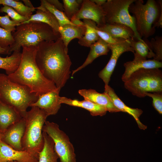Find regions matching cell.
<instances>
[{
    "instance_id": "6da1fadb",
    "label": "cell",
    "mask_w": 162,
    "mask_h": 162,
    "mask_svg": "<svg viewBox=\"0 0 162 162\" xmlns=\"http://www.w3.org/2000/svg\"><path fill=\"white\" fill-rule=\"evenodd\" d=\"M61 38L56 41H43L37 46L35 61L44 76L60 90L69 79L72 62Z\"/></svg>"
},
{
    "instance_id": "7a4b0ae2",
    "label": "cell",
    "mask_w": 162,
    "mask_h": 162,
    "mask_svg": "<svg viewBox=\"0 0 162 162\" xmlns=\"http://www.w3.org/2000/svg\"><path fill=\"white\" fill-rule=\"evenodd\" d=\"M20 62L16 70L8 75L11 81L28 87L39 96L58 88L53 82L48 80L39 69L35 61L37 46H23Z\"/></svg>"
},
{
    "instance_id": "3957f363",
    "label": "cell",
    "mask_w": 162,
    "mask_h": 162,
    "mask_svg": "<svg viewBox=\"0 0 162 162\" xmlns=\"http://www.w3.org/2000/svg\"><path fill=\"white\" fill-rule=\"evenodd\" d=\"M12 35L14 42L10 46L9 55L20 52L23 46H38L43 41H56L61 37L59 32L50 26L38 21L20 24Z\"/></svg>"
},
{
    "instance_id": "277c9868",
    "label": "cell",
    "mask_w": 162,
    "mask_h": 162,
    "mask_svg": "<svg viewBox=\"0 0 162 162\" xmlns=\"http://www.w3.org/2000/svg\"><path fill=\"white\" fill-rule=\"evenodd\" d=\"M38 97L27 86L14 82L7 75L0 73V100L14 108L22 117H25L27 108Z\"/></svg>"
},
{
    "instance_id": "5b68a950",
    "label": "cell",
    "mask_w": 162,
    "mask_h": 162,
    "mask_svg": "<svg viewBox=\"0 0 162 162\" xmlns=\"http://www.w3.org/2000/svg\"><path fill=\"white\" fill-rule=\"evenodd\" d=\"M31 107L24 117L26 128L22 145L23 151L28 152L38 160L44 143L43 128L47 117L38 107Z\"/></svg>"
},
{
    "instance_id": "8992f818",
    "label": "cell",
    "mask_w": 162,
    "mask_h": 162,
    "mask_svg": "<svg viewBox=\"0 0 162 162\" xmlns=\"http://www.w3.org/2000/svg\"><path fill=\"white\" fill-rule=\"evenodd\" d=\"M135 19L136 29L142 38H147L155 33L153 27L162 11V1L148 0L144 4L142 0H135L129 8Z\"/></svg>"
},
{
    "instance_id": "52a82bcc",
    "label": "cell",
    "mask_w": 162,
    "mask_h": 162,
    "mask_svg": "<svg viewBox=\"0 0 162 162\" xmlns=\"http://www.w3.org/2000/svg\"><path fill=\"white\" fill-rule=\"evenodd\" d=\"M126 89L139 98L146 97L147 92H162V72L159 68L138 70L124 82Z\"/></svg>"
},
{
    "instance_id": "ba28073f",
    "label": "cell",
    "mask_w": 162,
    "mask_h": 162,
    "mask_svg": "<svg viewBox=\"0 0 162 162\" xmlns=\"http://www.w3.org/2000/svg\"><path fill=\"white\" fill-rule=\"evenodd\" d=\"M135 0H108L102 6L106 23H118L130 27L134 33V39H142L136 29L135 19L130 14L129 8Z\"/></svg>"
},
{
    "instance_id": "9c48e42d",
    "label": "cell",
    "mask_w": 162,
    "mask_h": 162,
    "mask_svg": "<svg viewBox=\"0 0 162 162\" xmlns=\"http://www.w3.org/2000/svg\"><path fill=\"white\" fill-rule=\"evenodd\" d=\"M52 139L54 148L61 162H76L74 147L68 135L57 124L46 121L43 128Z\"/></svg>"
},
{
    "instance_id": "30bf717a",
    "label": "cell",
    "mask_w": 162,
    "mask_h": 162,
    "mask_svg": "<svg viewBox=\"0 0 162 162\" xmlns=\"http://www.w3.org/2000/svg\"><path fill=\"white\" fill-rule=\"evenodd\" d=\"M109 46L111 51V57L106 65L98 74L99 77L104 82L105 86L109 85L111 76L121 55L125 52H131L134 53L129 40L116 44H109Z\"/></svg>"
},
{
    "instance_id": "8fae6325",
    "label": "cell",
    "mask_w": 162,
    "mask_h": 162,
    "mask_svg": "<svg viewBox=\"0 0 162 162\" xmlns=\"http://www.w3.org/2000/svg\"><path fill=\"white\" fill-rule=\"evenodd\" d=\"M79 19L89 20L94 22L98 27L106 24L105 13L102 6L91 0H83L81 7L75 15Z\"/></svg>"
},
{
    "instance_id": "7c38bea8",
    "label": "cell",
    "mask_w": 162,
    "mask_h": 162,
    "mask_svg": "<svg viewBox=\"0 0 162 162\" xmlns=\"http://www.w3.org/2000/svg\"><path fill=\"white\" fill-rule=\"evenodd\" d=\"M25 128V119L22 117L2 134L1 140L16 150L23 151L22 141Z\"/></svg>"
},
{
    "instance_id": "4fadbf2b",
    "label": "cell",
    "mask_w": 162,
    "mask_h": 162,
    "mask_svg": "<svg viewBox=\"0 0 162 162\" xmlns=\"http://www.w3.org/2000/svg\"><path fill=\"white\" fill-rule=\"evenodd\" d=\"M60 91L58 89L39 96L37 101L30 107H38L44 112L47 117L56 114L61 104L59 95Z\"/></svg>"
},
{
    "instance_id": "5bb4252c",
    "label": "cell",
    "mask_w": 162,
    "mask_h": 162,
    "mask_svg": "<svg viewBox=\"0 0 162 162\" xmlns=\"http://www.w3.org/2000/svg\"><path fill=\"white\" fill-rule=\"evenodd\" d=\"M38 162V160L25 151H19L0 140V162Z\"/></svg>"
},
{
    "instance_id": "9a60e30c",
    "label": "cell",
    "mask_w": 162,
    "mask_h": 162,
    "mask_svg": "<svg viewBox=\"0 0 162 162\" xmlns=\"http://www.w3.org/2000/svg\"><path fill=\"white\" fill-rule=\"evenodd\" d=\"M79 94L85 100L91 101L106 109L110 112H120L114 105L108 94L106 92L100 93L93 89H82L78 91Z\"/></svg>"
},
{
    "instance_id": "2e32d148",
    "label": "cell",
    "mask_w": 162,
    "mask_h": 162,
    "mask_svg": "<svg viewBox=\"0 0 162 162\" xmlns=\"http://www.w3.org/2000/svg\"><path fill=\"white\" fill-rule=\"evenodd\" d=\"M104 88V92L109 96L115 106L120 112L127 113L132 116L140 129L145 130L147 128V126L142 124L140 120V116L143 112L141 110L133 108L128 106L118 97L114 89L109 85L105 86Z\"/></svg>"
},
{
    "instance_id": "e0dca14e",
    "label": "cell",
    "mask_w": 162,
    "mask_h": 162,
    "mask_svg": "<svg viewBox=\"0 0 162 162\" xmlns=\"http://www.w3.org/2000/svg\"><path fill=\"white\" fill-rule=\"evenodd\" d=\"M125 70L122 77L124 82L134 72L140 69L159 68L162 67V62L153 59H134L127 62L124 64Z\"/></svg>"
},
{
    "instance_id": "ac0fdd59",
    "label": "cell",
    "mask_w": 162,
    "mask_h": 162,
    "mask_svg": "<svg viewBox=\"0 0 162 162\" xmlns=\"http://www.w3.org/2000/svg\"><path fill=\"white\" fill-rule=\"evenodd\" d=\"M22 118L14 108L0 100V132L2 134Z\"/></svg>"
},
{
    "instance_id": "d6986e66",
    "label": "cell",
    "mask_w": 162,
    "mask_h": 162,
    "mask_svg": "<svg viewBox=\"0 0 162 162\" xmlns=\"http://www.w3.org/2000/svg\"><path fill=\"white\" fill-rule=\"evenodd\" d=\"M60 100L61 104L83 108L88 111L92 116H102L105 115L107 112L104 107L87 100L80 101L64 97H60Z\"/></svg>"
},
{
    "instance_id": "ffe728a7",
    "label": "cell",
    "mask_w": 162,
    "mask_h": 162,
    "mask_svg": "<svg viewBox=\"0 0 162 162\" xmlns=\"http://www.w3.org/2000/svg\"><path fill=\"white\" fill-rule=\"evenodd\" d=\"M89 47L90 51L86 60L81 66L73 71L72 76L91 64L97 58L102 55H107L110 50L109 44L100 38Z\"/></svg>"
},
{
    "instance_id": "44dd1931",
    "label": "cell",
    "mask_w": 162,
    "mask_h": 162,
    "mask_svg": "<svg viewBox=\"0 0 162 162\" xmlns=\"http://www.w3.org/2000/svg\"><path fill=\"white\" fill-rule=\"evenodd\" d=\"M145 38V40H136L134 38L129 40L134 51V59L145 60L154 57L155 53L151 48L149 41Z\"/></svg>"
},
{
    "instance_id": "7402d4cb",
    "label": "cell",
    "mask_w": 162,
    "mask_h": 162,
    "mask_svg": "<svg viewBox=\"0 0 162 162\" xmlns=\"http://www.w3.org/2000/svg\"><path fill=\"white\" fill-rule=\"evenodd\" d=\"M86 31V27L66 24L59 27L58 32L66 47L70 42L74 38L78 39L82 37Z\"/></svg>"
},
{
    "instance_id": "603a6c76",
    "label": "cell",
    "mask_w": 162,
    "mask_h": 162,
    "mask_svg": "<svg viewBox=\"0 0 162 162\" xmlns=\"http://www.w3.org/2000/svg\"><path fill=\"white\" fill-rule=\"evenodd\" d=\"M97 28L99 30L106 32L115 38L125 40L134 39L133 30L130 27L123 24L106 23L103 26L100 27L97 26Z\"/></svg>"
},
{
    "instance_id": "cb8c5ba5",
    "label": "cell",
    "mask_w": 162,
    "mask_h": 162,
    "mask_svg": "<svg viewBox=\"0 0 162 162\" xmlns=\"http://www.w3.org/2000/svg\"><path fill=\"white\" fill-rule=\"evenodd\" d=\"M35 9L37 10L35 14H32L28 20L20 24L27 23L31 21L39 22L48 25L58 32L60 27L58 22L52 13L41 6L35 8Z\"/></svg>"
},
{
    "instance_id": "d4e9b609",
    "label": "cell",
    "mask_w": 162,
    "mask_h": 162,
    "mask_svg": "<svg viewBox=\"0 0 162 162\" xmlns=\"http://www.w3.org/2000/svg\"><path fill=\"white\" fill-rule=\"evenodd\" d=\"M43 135L44 145L39 154L38 162H58V157L55 150L53 140L44 131Z\"/></svg>"
},
{
    "instance_id": "484cf974",
    "label": "cell",
    "mask_w": 162,
    "mask_h": 162,
    "mask_svg": "<svg viewBox=\"0 0 162 162\" xmlns=\"http://www.w3.org/2000/svg\"><path fill=\"white\" fill-rule=\"evenodd\" d=\"M21 56L19 51H14L10 56L5 58L0 56V69L4 70L8 75L13 73L19 67Z\"/></svg>"
},
{
    "instance_id": "4316f807",
    "label": "cell",
    "mask_w": 162,
    "mask_h": 162,
    "mask_svg": "<svg viewBox=\"0 0 162 162\" xmlns=\"http://www.w3.org/2000/svg\"><path fill=\"white\" fill-rule=\"evenodd\" d=\"M0 4L10 6L21 15L29 18L36 9L35 8H32L28 7L21 2L16 0H0Z\"/></svg>"
},
{
    "instance_id": "83f0119b",
    "label": "cell",
    "mask_w": 162,
    "mask_h": 162,
    "mask_svg": "<svg viewBox=\"0 0 162 162\" xmlns=\"http://www.w3.org/2000/svg\"><path fill=\"white\" fill-rule=\"evenodd\" d=\"M84 23L93 28L99 37L108 44H115L124 41L126 40L124 39L117 38L111 36L108 33L98 29L96 23L89 20H83Z\"/></svg>"
},
{
    "instance_id": "f1b7e54d",
    "label": "cell",
    "mask_w": 162,
    "mask_h": 162,
    "mask_svg": "<svg viewBox=\"0 0 162 162\" xmlns=\"http://www.w3.org/2000/svg\"><path fill=\"white\" fill-rule=\"evenodd\" d=\"M40 6L44 7L52 13L58 21L60 26L66 24L75 25L67 17L64 12L60 11L47 0H40Z\"/></svg>"
},
{
    "instance_id": "f546056e",
    "label": "cell",
    "mask_w": 162,
    "mask_h": 162,
    "mask_svg": "<svg viewBox=\"0 0 162 162\" xmlns=\"http://www.w3.org/2000/svg\"><path fill=\"white\" fill-rule=\"evenodd\" d=\"M64 12L70 20L80 9L83 0H63Z\"/></svg>"
},
{
    "instance_id": "4dcf8cb0",
    "label": "cell",
    "mask_w": 162,
    "mask_h": 162,
    "mask_svg": "<svg viewBox=\"0 0 162 162\" xmlns=\"http://www.w3.org/2000/svg\"><path fill=\"white\" fill-rule=\"evenodd\" d=\"M86 25V24H85ZM86 31L84 35L79 39L78 43L81 46L90 47L100 38L92 28L86 25Z\"/></svg>"
},
{
    "instance_id": "1f68e13d",
    "label": "cell",
    "mask_w": 162,
    "mask_h": 162,
    "mask_svg": "<svg viewBox=\"0 0 162 162\" xmlns=\"http://www.w3.org/2000/svg\"><path fill=\"white\" fill-rule=\"evenodd\" d=\"M150 44L151 48L155 53L154 59L161 62L162 60V37L157 36L155 38H152Z\"/></svg>"
},
{
    "instance_id": "d6a6232c",
    "label": "cell",
    "mask_w": 162,
    "mask_h": 162,
    "mask_svg": "<svg viewBox=\"0 0 162 162\" xmlns=\"http://www.w3.org/2000/svg\"><path fill=\"white\" fill-rule=\"evenodd\" d=\"M0 9V12H4L7 14L12 20L16 21L20 23H22L28 20L29 18L23 16L14 10L12 8L6 5H3Z\"/></svg>"
},
{
    "instance_id": "836d02e7",
    "label": "cell",
    "mask_w": 162,
    "mask_h": 162,
    "mask_svg": "<svg viewBox=\"0 0 162 162\" xmlns=\"http://www.w3.org/2000/svg\"><path fill=\"white\" fill-rule=\"evenodd\" d=\"M14 42L11 32L0 27V46L4 48L9 49L10 46Z\"/></svg>"
},
{
    "instance_id": "e575fe53",
    "label": "cell",
    "mask_w": 162,
    "mask_h": 162,
    "mask_svg": "<svg viewBox=\"0 0 162 162\" xmlns=\"http://www.w3.org/2000/svg\"><path fill=\"white\" fill-rule=\"evenodd\" d=\"M146 96L151 97L152 104L155 110L160 115L162 114V92H148L145 94Z\"/></svg>"
},
{
    "instance_id": "d590c367",
    "label": "cell",
    "mask_w": 162,
    "mask_h": 162,
    "mask_svg": "<svg viewBox=\"0 0 162 162\" xmlns=\"http://www.w3.org/2000/svg\"><path fill=\"white\" fill-rule=\"evenodd\" d=\"M20 23L11 20L7 14L4 16H0V27L3 28L11 32H14L16 26Z\"/></svg>"
},
{
    "instance_id": "8d00e7d4",
    "label": "cell",
    "mask_w": 162,
    "mask_h": 162,
    "mask_svg": "<svg viewBox=\"0 0 162 162\" xmlns=\"http://www.w3.org/2000/svg\"><path fill=\"white\" fill-rule=\"evenodd\" d=\"M47 1L53 5L57 9L60 11L64 12L63 4L58 0H47Z\"/></svg>"
},
{
    "instance_id": "74e56055",
    "label": "cell",
    "mask_w": 162,
    "mask_h": 162,
    "mask_svg": "<svg viewBox=\"0 0 162 162\" xmlns=\"http://www.w3.org/2000/svg\"><path fill=\"white\" fill-rule=\"evenodd\" d=\"M71 22L74 25L78 26H85L84 23L77 18L75 15L73 16L70 20Z\"/></svg>"
},
{
    "instance_id": "f35d334b",
    "label": "cell",
    "mask_w": 162,
    "mask_h": 162,
    "mask_svg": "<svg viewBox=\"0 0 162 162\" xmlns=\"http://www.w3.org/2000/svg\"><path fill=\"white\" fill-rule=\"evenodd\" d=\"M153 27L155 28V27H162V11L161 12L158 21L154 24Z\"/></svg>"
},
{
    "instance_id": "ab89813d",
    "label": "cell",
    "mask_w": 162,
    "mask_h": 162,
    "mask_svg": "<svg viewBox=\"0 0 162 162\" xmlns=\"http://www.w3.org/2000/svg\"><path fill=\"white\" fill-rule=\"evenodd\" d=\"M91 1L94 3L100 6H102L106 2V0H91Z\"/></svg>"
},
{
    "instance_id": "60d3db41",
    "label": "cell",
    "mask_w": 162,
    "mask_h": 162,
    "mask_svg": "<svg viewBox=\"0 0 162 162\" xmlns=\"http://www.w3.org/2000/svg\"><path fill=\"white\" fill-rule=\"evenodd\" d=\"M9 49H6L0 46V54L9 55Z\"/></svg>"
},
{
    "instance_id": "b9f144b4",
    "label": "cell",
    "mask_w": 162,
    "mask_h": 162,
    "mask_svg": "<svg viewBox=\"0 0 162 162\" xmlns=\"http://www.w3.org/2000/svg\"><path fill=\"white\" fill-rule=\"evenodd\" d=\"M23 1L24 3V4L26 6L32 8H35L33 6L32 4L30 1L26 0H23Z\"/></svg>"
},
{
    "instance_id": "7bdbcfd3",
    "label": "cell",
    "mask_w": 162,
    "mask_h": 162,
    "mask_svg": "<svg viewBox=\"0 0 162 162\" xmlns=\"http://www.w3.org/2000/svg\"><path fill=\"white\" fill-rule=\"evenodd\" d=\"M2 136V134L0 132V140H1V138Z\"/></svg>"
},
{
    "instance_id": "ee69618b",
    "label": "cell",
    "mask_w": 162,
    "mask_h": 162,
    "mask_svg": "<svg viewBox=\"0 0 162 162\" xmlns=\"http://www.w3.org/2000/svg\"><path fill=\"white\" fill-rule=\"evenodd\" d=\"M18 162V161H11V162Z\"/></svg>"
}]
</instances>
